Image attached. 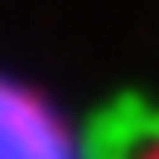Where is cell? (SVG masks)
Returning <instances> with one entry per match:
<instances>
[{
  "mask_svg": "<svg viewBox=\"0 0 159 159\" xmlns=\"http://www.w3.org/2000/svg\"><path fill=\"white\" fill-rule=\"evenodd\" d=\"M135 159H159V130H154V135H149L145 145L135 149Z\"/></svg>",
  "mask_w": 159,
  "mask_h": 159,
  "instance_id": "7a4b0ae2",
  "label": "cell"
},
{
  "mask_svg": "<svg viewBox=\"0 0 159 159\" xmlns=\"http://www.w3.org/2000/svg\"><path fill=\"white\" fill-rule=\"evenodd\" d=\"M5 159H82L72 154L68 130L53 120V111L43 101H29L20 87L10 92V106H5Z\"/></svg>",
  "mask_w": 159,
  "mask_h": 159,
  "instance_id": "6da1fadb",
  "label": "cell"
}]
</instances>
